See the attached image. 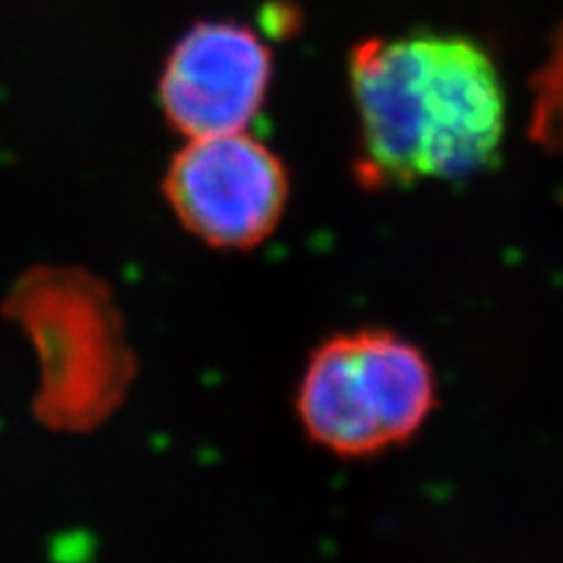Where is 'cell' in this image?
I'll list each match as a JSON object with an SVG mask.
<instances>
[{
  "mask_svg": "<svg viewBox=\"0 0 563 563\" xmlns=\"http://www.w3.org/2000/svg\"><path fill=\"white\" fill-rule=\"evenodd\" d=\"M273 76L268 45L238 22H200L174 45L161 103L188 139L244 132L261 113Z\"/></svg>",
  "mask_w": 563,
  "mask_h": 563,
  "instance_id": "cell-5",
  "label": "cell"
},
{
  "mask_svg": "<svg viewBox=\"0 0 563 563\" xmlns=\"http://www.w3.org/2000/svg\"><path fill=\"white\" fill-rule=\"evenodd\" d=\"M533 132L542 144L563 151V38L538 80Z\"/></svg>",
  "mask_w": 563,
  "mask_h": 563,
  "instance_id": "cell-6",
  "label": "cell"
},
{
  "mask_svg": "<svg viewBox=\"0 0 563 563\" xmlns=\"http://www.w3.org/2000/svg\"><path fill=\"white\" fill-rule=\"evenodd\" d=\"M5 312L38 355V416L59 430L99 426L132 380V352L109 287L78 268H35L16 282Z\"/></svg>",
  "mask_w": 563,
  "mask_h": 563,
  "instance_id": "cell-2",
  "label": "cell"
},
{
  "mask_svg": "<svg viewBox=\"0 0 563 563\" xmlns=\"http://www.w3.org/2000/svg\"><path fill=\"white\" fill-rule=\"evenodd\" d=\"M167 200L188 231L221 250H250L285 214V163L246 132L196 136L174 155Z\"/></svg>",
  "mask_w": 563,
  "mask_h": 563,
  "instance_id": "cell-4",
  "label": "cell"
},
{
  "mask_svg": "<svg viewBox=\"0 0 563 563\" xmlns=\"http://www.w3.org/2000/svg\"><path fill=\"white\" fill-rule=\"evenodd\" d=\"M350 87L362 179L461 181L496 161L505 90L474 41L449 33L368 38L350 55Z\"/></svg>",
  "mask_w": 563,
  "mask_h": 563,
  "instance_id": "cell-1",
  "label": "cell"
},
{
  "mask_svg": "<svg viewBox=\"0 0 563 563\" xmlns=\"http://www.w3.org/2000/svg\"><path fill=\"white\" fill-rule=\"evenodd\" d=\"M437 407L434 368L416 343L385 329L336 333L317 347L296 413L317 446L368 457L411 442Z\"/></svg>",
  "mask_w": 563,
  "mask_h": 563,
  "instance_id": "cell-3",
  "label": "cell"
}]
</instances>
